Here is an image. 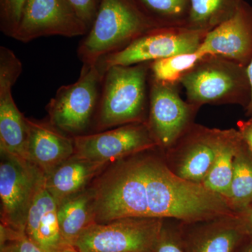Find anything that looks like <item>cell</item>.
Returning <instances> with one entry per match:
<instances>
[{
	"mask_svg": "<svg viewBox=\"0 0 252 252\" xmlns=\"http://www.w3.org/2000/svg\"><path fill=\"white\" fill-rule=\"evenodd\" d=\"M147 151L119 160L96 182L95 223L126 217L192 223L236 215L227 199L181 178Z\"/></svg>",
	"mask_w": 252,
	"mask_h": 252,
	"instance_id": "6da1fadb",
	"label": "cell"
},
{
	"mask_svg": "<svg viewBox=\"0 0 252 252\" xmlns=\"http://www.w3.org/2000/svg\"><path fill=\"white\" fill-rule=\"evenodd\" d=\"M158 26L135 0H101L92 27L79 43L77 56L92 65Z\"/></svg>",
	"mask_w": 252,
	"mask_h": 252,
	"instance_id": "7a4b0ae2",
	"label": "cell"
},
{
	"mask_svg": "<svg viewBox=\"0 0 252 252\" xmlns=\"http://www.w3.org/2000/svg\"><path fill=\"white\" fill-rule=\"evenodd\" d=\"M149 63L114 65L105 69L94 130L147 122Z\"/></svg>",
	"mask_w": 252,
	"mask_h": 252,
	"instance_id": "3957f363",
	"label": "cell"
},
{
	"mask_svg": "<svg viewBox=\"0 0 252 252\" xmlns=\"http://www.w3.org/2000/svg\"><path fill=\"white\" fill-rule=\"evenodd\" d=\"M187 102L200 107L205 104H235L248 107L251 97L246 67L233 61L206 56L181 79Z\"/></svg>",
	"mask_w": 252,
	"mask_h": 252,
	"instance_id": "277c9868",
	"label": "cell"
},
{
	"mask_svg": "<svg viewBox=\"0 0 252 252\" xmlns=\"http://www.w3.org/2000/svg\"><path fill=\"white\" fill-rule=\"evenodd\" d=\"M104 72L99 61L92 65L83 64L78 80L60 87L48 104L49 122L72 137L85 135L95 120Z\"/></svg>",
	"mask_w": 252,
	"mask_h": 252,
	"instance_id": "5b68a950",
	"label": "cell"
},
{
	"mask_svg": "<svg viewBox=\"0 0 252 252\" xmlns=\"http://www.w3.org/2000/svg\"><path fill=\"white\" fill-rule=\"evenodd\" d=\"M163 220L126 217L107 223H94L81 233L72 246L79 252L154 251Z\"/></svg>",
	"mask_w": 252,
	"mask_h": 252,
	"instance_id": "8992f818",
	"label": "cell"
},
{
	"mask_svg": "<svg viewBox=\"0 0 252 252\" xmlns=\"http://www.w3.org/2000/svg\"><path fill=\"white\" fill-rule=\"evenodd\" d=\"M1 224L24 233L28 214L44 172L34 163L0 152Z\"/></svg>",
	"mask_w": 252,
	"mask_h": 252,
	"instance_id": "52a82bcc",
	"label": "cell"
},
{
	"mask_svg": "<svg viewBox=\"0 0 252 252\" xmlns=\"http://www.w3.org/2000/svg\"><path fill=\"white\" fill-rule=\"evenodd\" d=\"M207 33L185 27L158 28L147 32L124 49L106 56L99 62L104 69L152 63L175 55L195 52Z\"/></svg>",
	"mask_w": 252,
	"mask_h": 252,
	"instance_id": "ba28073f",
	"label": "cell"
},
{
	"mask_svg": "<svg viewBox=\"0 0 252 252\" xmlns=\"http://www.w3.org/2000/svg\"><path fill=\"white\" fill-rule=\"evenodd\" d=\"M199 108L182 99L179 85L159 82L149 76L147 124L158 147L172 148L193 125Z\"/></svg>",
	"mask_w": 252,
	"mask_h": 252,
	"instance_id": "9c48e42d",
	"label": "cell"
},
{
	"mask_svg": "<svg viewBox=\"0 0 252 252\" xmlns=\"http://www.w3.org/2000/svg\"><path fill=\"white\" fill-rule=\"evenodd\" d=\"M74 154L107 165L158 147L147 122L74 137Z\"/></svg>",
	"mask_w": 252,
	"mask_h": 252,
	"instance_id": "30bf717a",
	"label": "cell"
},
{
	"mask_svg": "<svg viewBox=\"0 0 252 252\" xmlns=\"http://www.w3.org/2000/svg\"><path fill=\"white\" fill-rule=\"evenodd\" d=\"M89 31L67 0H27L14 39L28 43L41 36H85Z\"/></svg>",
	"mask_w": 252,
	"mask_h": 252,
	"instance_id": "8fae6325",
	"label": "cell"
},
{
	"mask_svg": "<svg viewBox=\"0 0 252 252\" xmlns=\"http://www.w3.org/2000/svg\"><path fill=\"white\" fill-rule=\"evenodd\" d=\"M21 61L11 49L0 47V152L28 160L27 118L20 112L12 88L21 72Z\"/></svg>",
	"mask_w": 252,
	"mask_h": 252,
	"instance_id": "7c38bea8",
	"label": "cell"
},
{
	"mask_svg": "<svg viewBox=\"0 0 252 252\" xmlns=\"http://www.w3.org/2000/svg\"><path fill=\"white\" fill-rule=\"evenodd\" d=\"M228 133V130L193 124L172 147L179 157L173 171L183 180L202 185Z\"/></svg>",
	"mask_w": 252,
	"mask_h": 252,
	"instance_id": "4fadbf2b",
	"label": "cell"
},
{
	"mask_svg": "<svg viewBox=\"0 0 252 252\" xmlns=\"http://www.w3.org/2000/svg\"><path fill=\"white\" fill-rule=\"evenodd\" d=\"M247 67L252 59V6L245 0L234 15L209 32L198 49Z\"/></svg>",
	"mask_w": 252,
	"mask_h": 252,
	"instance_id": "5bb4252c",
	"label": "cell"
},
{
	"mask_svg": "<svg viewBox=\"0 0 252 252\" xmlns=\"http://www.w3.org/2000/svg\"><path fill=\"white\" fill-rule=\"evenodd\" d=\"M28 158L47 175L74 154V137L53 126L27 118Z\"/></svg>",
	"mask_w": 252,
	"mask_h": 252,
	"instance_id": "9a60e30c",
	"label": "cell"
},
{
	"mask_svg": "<svg viewBox=\"0 0 252 252\" xmlns=\"http://www.w3.org/2000/svg\"><path fill=\"white\" fill-rule=\"evenodd\" d=\"M25 233L46 252H57L67 245L60 228L58 203L46 188L45 177L32 204Z\"/></svg>",
	"mask_w": 252,
	"mask_h": 252,
	"instance_id": "2e32d148",
	"label": "cell"
},
{
	"mask_svg": "<svg viewBox=\"0 0 252 252\" xmlns=\"http://www.w3.org/2000/svg\"><path fill=\"white\" fill-rule=\"evenodd\" d=\"M105 166L74 154L45 175L46 188L59 204L88 188L91 180Z\"/></svg>",
	"mask_w": 252,
	"mask_h": 252,
	"instance_id": "e0dca14e",
	"label": "cell"
},
{
	"mask_svg": "<svg viewBox=\"0 0 252 252\" xmlns=\"http://www.w3.org/2000/svg\"><path fill=\"white\" fill-rule=\"evenodd\" d=\"M94 186L58 204V219L64 243L73 245L81 233L95 223Z\"/></svg>",
	"mask_w": 252,
	"mask_h": 252,
	"instance_id": "ac0fdd59",
	"label": "cell"
},
{
	"mask_svg": "<svg viewBox=\"0 0 252 252\" xmlns=\"http://www.w3.org/2000/svg\"><path fill=\"white\" fill-rule=\"evenodd\" d=\"M244 141L238 130H228V135L219 151L211 170L202 185L229 200L234 170L235 157Z\"/></svg>",
	"mask_w": 252,
	"mask_h": 252,
	"instance_id": "d6986e66",
	"label": "cell"
},
{
	"mask_svg": "<svg viewBox=\"0 0 252 252\" xmlns=\"http://www.w3.org/2000/svg\"><path fill=\"white\" fill-rule=\"evenodd\" d=\"M193 243L192 252H233L244 233L238 215L216 219Z\"/></svg>",
	"mask_w": 252,
	"mask_h": 252,
	"instance_id": "ffe728a7",
	"label": "cell"
},
{
	"mask_svg": "<svg viewBox=\"0 0 252 252\" xmlns=\"http://www.w3.org/2000/svg\"><path fill=\"white\" fill-rule=\"evenodd\" d=\"M243 0H190L186 28L208 33L229 19Z\"/></svg>",
	"mask_w": 252,
	"mask_h": 252,
	"instance_id": "44dd1931",
	"label": "cell"
},
{
	"mask_svg": "<svg viewBox=\"0 0 252 252\" xmlns=\"http://www.w3.org/2000/svg\"><path fill=\"white\" fill-rule=\"evenodd\" d=\"M228 202L235 213L252 206V154L245 142L235 157Z\"/></svg>",
	"mask_w": 252,
	"mask_h": 252,
	"instance_id": "7402d4cb",
	"label": "cell"
},
{
	"mask_svg": "<svg viewBox=\"0 0 252 252\" xmlns=\"http://www.w3.org/2000/svg\"><path fill=\"white\" fill-rule=\"evenodd\" d=\"M159 28L185 27L190 0H135Z\"/></svg>",
	"mask_w": 252,
	"mask_h": 252,
	"instance_id": "603a6c76",
	"label": "cell"
},
{
	"mask_svg": "<svg viewBox=\"0 0 252 252\" xmlns=\"http://www.w3.org/2000/svg\"><path fill=\"white\" fill-rule=\"evenodd\" d=\"M198 50L195 52L175 55L149 63V76L164 84L180 85L181 79L205 57Z\"/></svg>",
	"mask_w": 252,
	"mask_h": 252,
	"instance_id": "cb8c5ba5",
	"label": "cell"
},
{
	"mask_svg": "<svg viewBox=\"0 0 252 252\" xmlns=\"http://www.w3.org/2000/svg\"><path fill=\"white\" fill-rule=\"evenodd\" d=\"M0 252H46L26 233L0 225Z\"/></svg>",
	"mask_w": 252,
	"mask_h": 252,
	"instance_id": "d4e9b609",
	"label": "cell"
},
{
	"mask_svg": "<svg viewBox=\"0 0 252 252\" xmlns=\"http://www.w3.org/2000/svg\"><path fill=\"white\" fill-rule=\"evenodd\" d=\"M27 0H0V31L14 39Z\"/></svg>",
	"mask_w": 252,
	"mask_h": 252,
	"instance_id": "484cf974",
	"label": "cell"
},
{
	"mask_svg": "<svg viewBox=\"0 0 252 252\" xmlns=\"http://www.w3.org/2000/svg\"><path fill=\"white\" fill-rule=\"evenodd\" d=\"M76 10L89 30L94 24L101 0H67Z\"/></svg>",
	"mask_w": 252,
	"mask_h": 252,
	"instance_id": "4316f807",
	"label": "cell"
},
{
	"mask_svg": "<svg viewBox=\"0 0 252 252\" xmlns=\"http://www.w3.org/2000/svg\"><path fill=\"white\" fill-rule=\"evenodd\" d=\"M154 252H185L178 240L162 228L160 237L156 244Z\"/></svg>",
	"mask_w": 252,
	"mask_h": 252,
	"instance_id": "83f0119b",
	"label": "cell"
},
{
	"mask_svg": "<svg viewBox=\"0 0 252 252\" xmlns=\"http://www.w3.org/2000/svg\"><path fill=\"white\" fill-rule=\"evenodd\" d=\"M237 126L242 138L252 154V117L248 120L239 121Z\"/></svg>",
	"mask_w": 252,
	"mask_h": 252,
	"instance_id": "f1b7e54d",
	"label": "cell"
},
{
	"mask_svg": "<svg viewBox=\"0 0 252 252\" xmlns=\"http://www.w3.org/2000/svg\"><path fill=\"white\" fill-rule=\"evenodd\" d=\"M245 233L252 235V206L237 213Z\"/></svg>",
	"mask_w": 252,
	"mask_h": 252,
	"instance_id": "f546056e",
	"label": "cell"
},
{
	"mask_svg": "<svg viewBox=\"0 0 252 252\" xmlns=\"http://www.w3.org/2000/svg\"><path fill=\"white\" fill-rule=\"evenodd\" d=\"M247 74H248V77L249 83H250V90H251V97H250V102H249L248 107L245 108V112H246V116L249 117H252V59L249 63L248 66L246 67Z\"/></svg>",
	"mask_w": 252,
	"mask_h": 252,
	"instance_id": "4dcf8cb0",
	"label": "cell"
},
{
	"mask_svg": "<svg viewBox=\"0 0 252 252\" xmlns=\"http://www.w3.org/2000/svg\"><path fill=\"white\" fill-rule=\"evenodd\" d=\"M56 252H79L74 246L70 245H65Z\"/></svg>",
	"mask_w": 252,
	"mask_h": 252,
	"instance_id": "1f68e13d",
	"label": "cell"
},
{
	"mask_svg": "<svg viewBox=\"0 0 252 252\" xmlns=\"http://www.w3.org/2000/svg\"><path fill=\"white\" fill-rule=\"evenodd\" d=\"M243 252H252V243L249 245L248 247H247L246 249L244 250Z\"/></svg>",
	"mask_w": 252,
	"mask_h": 252,
	"instance_id": "d6a6232c",
	"label": "cell"
},
{
	"mask_svg": "<svg viewBox=\"0 0 252 252\" xmlns=\"http://www.w3.org/2000/svg\"><path fill=\"white\" fill-rule=\"evenodd\" d=\"M147 252H154V251Z\"/></svg>",
	"mask_w": 252,
	"mask_h": 252,
	"instance_id": "836d02e7",
	"label": "cell"
}]
</instances>
